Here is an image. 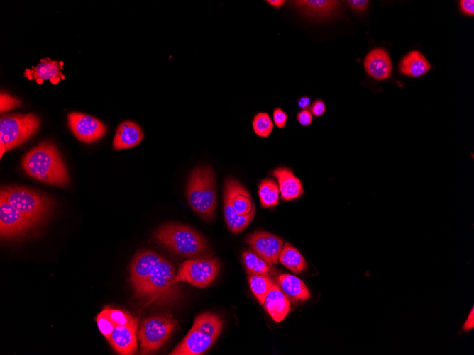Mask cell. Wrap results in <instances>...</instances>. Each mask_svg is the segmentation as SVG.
Masks as SVG:
<instances>
[{"instance_id":"cell-1","label":"cell","mask_w":474,"mask_h":355,"mask_svg":"<svg viewBox=\"0 0 474 355\" xmlns=\"http://www.w3.org/2000/svg\"><path fill=\"white\" fill-rule=\"evenodd\" d=\"M21 164L25 172L33 179L60 186L69 184V174L61 154L49 141L41 142L27 152Z\"/></svg>"},{"instance_id":"cell-2","label":"cell","mask_w":474,"mask_h":355,"mask_svg":"<svg viewBox=\"0 0 474 355\" xmlns=\"http://www.w3.org/2000/svg\"><path fill=\"white\" fill-rule=\"evenodd\" d=\"M188 203L194 213L206 221L215 216L216 208V182L214 170L202 165L190 173L187 184Z\"/></svg>"},{"instance_id":"cell-3","label":"cell","mask_w":474,"mask_h":355,"mask_svg":"<svg viewBox=\"0 0 474 355\" xmlns=\"http://www.w3.org/2000/svg\"><path fill=\"white\" fill-rule=\"evenodd\" d=\"M153 237L160 245L184 257H197L209 249L205 238L193 228L184 225H162L155 230Z\"/></svg>"},{"instance_id":"cell-4","label":"cell","mask_w":474,"mask_h":355,"mask_svg":"<svg viewBox=\"0 0 474 355\" xmlns=\"http://www.w3.org/2000/svg\"><path fill=\"white\" fill-rule=\"evenodd\" d=\"M40 119L33 113L2 115L0 119L1 157L34 135L40 128Z\"/></svg>"},{"instance_id":"cell-5","label":"cell","mask_w":474,"mask_h":355,"mask_svg":"<svg viewBox=\"0 0 474 355\" xmlns=\"http://www.w3.org/2000/svg\"><path fill=\"white\" fill-rule=\"evenodd\" d=\"M35 227L48 214L52 206L50 198L34 190L23 186H5L1 193Z\"/></svg>"},{"instance_id":"cell-6","label":"cell","mask_w":474,"mask_h":355,"mask_svg":"<svg viewBox=\"0 0 474 355\" xmlns=\"http://www.w3.org/2000/svg\"><path fill=\"white\" fill-rule=\"evenodd\" d=\"M176 271L165 258L155 267L136 295L147 302H162L175 294Z\"/></svg>"},{"instance_id":"cell-7","label":"cell","mask_w":474,"mask_h":355,"mask_svg":"<svg viewBox=\"0 0 474 355\" xmlns=\"http://www.w3.org/2000/svg\"><path fill=\"white\" fill-rule=\"evenodd\" d=\"M176 325L177 320L170 315H155L145 318L138 332L140 354H149L159 349L170 338Z\"/></svg>"},{"instance_id":"cell-8","label":"cell","mask_w":474,"mask_h":355,"mask_svg":"<svg viewBox=\"0 0 474 355\" xmlns=\"http://www.w3.org/2000/svg\"><path fill=\"white\" fill-rule=\"evenodd\" d=\"M219 271V261L216 257L191 259L181 264L175 281L177 283L187 282L197 288H204L215 280Z\"/></svg>"},{"instance_id":"cell-9","label":"cell","mask_w":474,"mask_h":355,"mask_svg":"<svg viewBox=\"0 0 474 355\" xmlns=\"http://www.w3.org/2000/svg\"><path fill=\"white\" fill-rule=\"evenodd\" d=\"M34 227L33 225L7 198L0 193V234L5 239L14 238Z\"/></svg>"},{"instance_id":"cell-10","label":"cell","mask_w":474,"mask_h":355,"mask_svg":"<svg viewBox=\"0 0 474 355\" xmlns=\"http://www.w3.org/2000/svg\"><path fill=\"white\" fill-rule=\"evenodd\" d=\"M67 123L74 135L86 143L101 139L107 130L102 121L78 112H71L67 115Z\"/></svg>"},{"instance_id":"cell-11","label":"cell","mask_w":474,"mask_h":355,"mask_svg":"<svg viewBox=\"0 0 474 355\" xmlns=\"http://www.w3.org/2000/svg\"><path fill=\"white\" fill-rule=\"evenodd\" d=\"M290 3L302 16L315 21L333 19L342 10L341 3L336 0H294Z\"/></svg>"},{"instance_id":"cell-12","label":"cell","mask_w":474,"mask_h":355,"mask_svg":"<svg viewBox=\"0 0 474 355\" xmlns=\"http://www.w3.org/2000/svg\"><path fill=\"white\" fill-rule=\"evenodd\" d=\"M246 243L254 252L270 264H278V258L283 247V240L265 231H255L247 235Z\"/></svg>"},{"instance_id":"cell-13","label":"cell","mask_w":474,"mask_h":355,"mask_svg":"<svg viewBox=\"0 0 474 355\" xmlns=\"http://www.w3.org/2000/svg\"><path fill=\"white\" fill-rule=\"evenodd\" d=\"M163 259V257L150 250L140 251L133 257L130 266V279L135 292L142 287L155 267Z\"/></svg>"},{"instance_id":"cell-14","label":"cell","mask_w":474,"mask_h":355,"mask_svg":"<svg viewBox=\"0 0 474 355\" xmlns=\"http://www.w3.org/2000/svg\"><path fill=\"white\" fill-rule=\"evenodd\" d=\"M224 198L238 215L243 216L255 215V207L250 193L237 180L231 178L226 180Z\"/></svg>"},{"instance_id":"cell-15","label":"cell","mask_w":474,"mask_h":355,"mask_svg":"<svg viewBox=\"0 0 474 355\" xmlns=\"http://www.w3.org/2000/svg\"><path fill=\"white\" fill-rule=\"evenodd\" d=\"M138 322L114 327L107 339L112 348L119 354L131 355L137 349L136 331Z\"/></svg>"},{"instance_id":"cell-16","label":"cell","mask_w":474,"mask_h":355,"mask_svg":"<svg viewBox=\"0 0 474 355\" xmlns=\"http://www.w3.org/2000/svg\"><path fill=\"white\" fill-rule=\"evenodd\" d=\"M212 339L195 329H191L180 344L169 354L170 355H201L214 344Z\"/></svg>"},{"instance_id":"cell-17","label":"cell","mask_w":474,"mask_h":355,"mask_svg":"<svg viewBox=\"0 0 474 355\" xmlns=\"http://www.w3.org/2000/svg\"><path fill=\"white\" fill-rule=\"evenodd\" d=\"M364 67L370 77L379 80L389 78L392 69L389 54L383 48L370 51L365 57Z\"/></svg>"},{"instance_id":"cell-18","label":"cell","mask_w":474,"mask_h":355,"mask_svg":"<svg viewBox=\"0 0 474 355\" xmlns=\"http://www.w3.org/2000/svg\"><path fill=\"white\" fill-rule=\"evenodd\" d=\"M272 175L277 180L281 198L283 200H293L304 193L301 181L294 175L290 168L277 167L272 171Z\"/></svg>"},{"instance_id":"cell-19","label":"cell","mask_w":474,"mask_h":355,"mask_svg":"<svg viewBox=\"0 0 474 355\" xmlns=\"http://www.w3.org/2000/svg\"><path fill=\"white\" fill-rule=\"evenodd\" d=\"M264 308L277 322L282 321L290 309V300L280 286L274 283L269 290L264 303Z\"/></svg>"},{"instance_id":"cell-20","label":"cell","mask_w":474,"mask_h":355,"mask_svg":"<svg viewBox=\"0 0 474 355\" xmlns=\"http://www.w3.org/2000/svg\"><path fill=\"white\" fill-rule=\"evenodd\" d=\"M143 138V132L137 123L126 120L117 128L114 140L113 147L116 150H125L137 146Z\"/></svg>"},{"instance_id":"cell-21","label":"cell","mask_w":474,"mask_h":355,"mask_svg":"<svg viewBox=\"0 0 474 355\" xmlns=\"http://www.w3.org/2000/svg\"><path fill=\"white\" fill-rule=\"evenodd\" d=\"M276 283L283 293L296 301H304L309 298L310 293L306 285L299 278L287 274H280Z\"/></svg>"},{"instance_id":"cell-22","label":"cell","mask_w":474,"mask_h":355,"mask_svg":"<svg viewBox=\"0 0 474 355\" xmlns=\"http://www.w3.org/2000/svg\"><path fill=\"white\" fill-rule=\"evenodd\" d=\"M431 68V64L424 55L417 50L408 53L401 61L400 72L404 75L418 77L426 74Z\"/></svg>"},{"instance_id":"cell-23","label":"cell","mask_w":474,"mask_h":355,"mask_svg":"<svg viewBox=\"0 0 474 355\" xmlns=\"http://www.w3.org/2000/svg\"><path fill=\"white\" fill-rule=\"evenodd\" d=\"M61 66L62 64L57 61L42 59L38 65L31 71H28V75L38 83H41L43 80H50L53 84H57L60 78H64L60 71Z\"/></svg>"},{"instance_id":"cell-24","label":"cell","mask_w":474,"mask_h":355,"mask_svg":"<svg viewBox=\"0 0 474 355\" xmlns=\"http://www.w3.org/2000/svg\"><path fill=\"white\" fill-rule=\"evenodd\" d=\"M242 260L246 272L250 275H261L271 278L277 273L272 264L254 252H243Z\"/></svg>"},{"instance_id":"cell-25","label":"cell","mask_w":474,"mask_h":355,"mask_svg":"<svg viewBox=\"0 0 474 355\" xmlns=\"http://www.w3.org/2000/svg\"><path fill=\"white\" fill-rule=\"evenodd\" d=\"M222 327L223 321L218 315L211 312H204L195 318L191 329L216 339Z\"/></svg>"},{"instance_id":"cell-26","label":"cell","mask_w":474,"mask_h":355,"mask_svg":"<svg viewBox=\"0 0 474 355\" xmlns=\"http://www.w3.org/2000/svg\"><path fill=\"white\" fill-rule=\"evenodd\" d=\"M279 261L294 273H301L307 267V261L301 253L289 243H285L280 252Z\"/></svg>"},{"instance_id":"cell-27","label":"cell","mask_w":474,"mask_h":355,"mask_svg":"<svg viewBox=\"0 0 474 355\" xmlns=\"http://www.w3.org/2000/svg\"><path fill=\"white\" fill-rule=\"evenodd\" d=\"M224 216L229 230L233 234H237L244 230L249 225L255 215L247 216L238 215L233 210L227 200L224 198Z\"/></svg>"},{"instance_id":"cell-28","label":"cell","mask_w":474,"mask_h":355,"mask_svg":"<svg viewBox=\"0 0 474 355\" xmlns=\"http://www.w3.org/2000/svg\"><path fill=\"white\" fill-rule=\"evenodd\" d=\"M258 195L261 206L264 208L274 207L279 203V187L272 179L266 178L260 181Z\"/></svg>"},{"instance_id":"cell-29","label":"cell","mask_w":474,"mask_h":355,"mask_svg":"<svg viewBox=\"0 0 474 355\" xmlns=\"http://www.w3.org/2000/svg\"><path fill=\"white\" fill-rule=\"evenodd\" d=\"M248 281L253 293L259 303L263 305L265 297L275 282L270 277L261 275H250Z\"/></svg>"},{"instance_id":"cell-30","label":"cell","mask_w":474,"mask_h":355,"mask_svg":"<svg viewBox=\"0 0 474 355\" xmlns=\"http://www.w3.org/2000/svg\"><path fill=\"white\" fill-rule=\"evenodd\" d=\"M253 129L254 133L261 137L266 138L272 133L274 124L270 115L265 112H260L257 113L252 122Z\"/></svg>"},{"instance_id":"cell-31","label":"cell","mask_w":474,"mask_h":355,"mask_svg":"<svg viewBox=\"0 0 474 355\" xmlns=\"http://www.w3.org/2000/svg\"><path fill=\"white\" fill-rule=\"evenodd\" d=\"M98 328L101 333L108 339L114 328V325L107 315L104 309L98 314L96 318Z\"/></svg>"},{"instance_id":"cell-32","label":"cell","mask_w":474,"mask_h":355,"mask_svg":"<svg viewBox=\"0 0 474 355\" xmlns=\"http://www.w3.org/2000/svg\"><path fill=\"white\" fill-rule=\"evenodd\" d=\"M21 102L18 98L6 93H1V113L12 110L19 106Z\"/></svg>"},{"instance_id":"cell-33","label":"cell","mask_w":474,"mask_h":355,"mask_svg":"<svg viewBox=\"0 0 474 355\" xmlns=\"http://www.w3.org/2000/svg\"><path fill=\"white\" fill-rule=\"evenodd\" d=\"M350 9L357 13H364L367 11L370 1L368 0H346L343 1Z\"/></svg>"},{"instance_id":"cell-34","label":"cell","mask_w":474,"mask_h":355,"mask_svg":"<svg viewBox=\"0 0 474 355\" xmlns=\"http://www.w3.org/2000/svg\"><path fill=\"white\" fill-rule=\"evenodd\" d=\"M273 122L275 125L279 128H284L285 127L287 115L281 108H275L272 113Z\"/></svg>"},{"instance_id":"cell-35","label":"cell","mask_w":474,"mask_h":355,"mask_svg":"<svg viewBox=\"0 0 474 355\" xmlns=\"http://www.w3.org/2000/svg\"><path fill=\"white\" fill-rule=\"evenodd\" d=\"M326 110L325 103L321 99L315 100L310 106V112L315 117L322 116Z\"/></svg>"},{"instance_id":"cell-36","label":"cell","mask_w":474,"mask_h":355,"mask_svg":"<svg viewBox=\"0 0 474 355\" xmlns=\"http://www.w3.org/2000/svg\"><path fill=\"white\" fill-rule=\"evenodd\" d=\"M297 119L301 125L307 127L312 124L313 115L309 110L304 109L298 112Z\"/></svg>"},{"instance_id":"cell-37","label":"cell","mask_w":474,"mask_h":355,"mask_svg":"<svg viewBox=\"0 0 474 355\" xmlns=\"http://www.w3.org/2000/svg\"><path fill=\"white\" fill-rule=\"evenodd\" d=\"M460 7L461 11L465 15L473 16L474 15V1L461 0L460 1Z\"/></svg>"},{"instance_id":"cell-38","label":"cell","mask_w":474,"mask_h":355,"mask_svg":"<svg viewBox=\"0 0 474 355\" xmlns=\"http://www.w3.org/2000/svg\"><path fill=\"white\" fill-rule=\"evenodd\" d=\"M473 327H474V309L473 307L470 313H469V315L466 321L463 324V329L467 331L473 329Z\"/></svg>"},{"instance_id":"cell-39","label":"cell","mask_w":474,"mask_h":355,"mask_svg":"<svg viewBox=\"0 0 474 355\" xmlns=\"http://www.w3.org/2000/svg\"><path fill=\"white\" fill-rule=\"evenodd\" d=\"M311 102V98L307 96H302L297 100V106L302 109H307Z\"/></svg>"},{"instance_id":"cell-40","label":"cell","mask_w":474,"mask_h":355,"mask_svg":"<svg viewBox=\"0 0 474 355\" xmlns=\"http://www.w3.org/2000/svg\"><path fill=\"white\" fill-rule=\"evenodd\" d=\"M270 6L274 7L275 9H280L287 2L285 0H267L265 1Z\"/></svg>"}]
</instances>
